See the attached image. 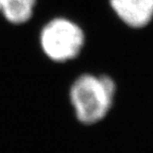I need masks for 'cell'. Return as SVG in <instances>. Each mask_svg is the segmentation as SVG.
<instances>
[{
	"mask_svg": "<svg viewBox=\"0 0 153 153\" xmlns=\"http://www.w3.org/2000/svg\"><path fill=\"white\" fill-rule=\"evenodd\" d=\"M36 0H0V12L7 22L25 24L31 18Z\"/></svg>",
	"mask_w": 153,
	"mask_h": 153,
	"instance_id": "4",
	"label": "cell"
},
{
	"mask_svg": "<svg viewBox=\"0 0 153 153\" xmlns=\"http://www.w3.org/2000/svg\"><path fill=\"white\" fill-rule=\"evenodd\" d=\"M111 7L127 26L139 29L153 19V0H110Z\"/></svg>",
	"mask_w": 153,
	"mask_h": 153,
	"instance_id": "3",
	"label": "cell"
},
{
	"mask_svg": "<svg viewBox=\"0 0 153 153\" xmlns=\"http://www.w3.org/2000/svg\"><path fill=\"white\" fill-rule=\"evenodd\" d=\"M85 42L84 32L76 22L57 17L43 28L39 43L44 53L55 62H66L79 55Z\"/></svg>",
	"mask_w": 153,
	"mask_h": 153,
	"instance_id": "2",
	"label": "cell"
},
{
	"mask_svg": "<svg viewBox=\"0 0 153 153\" xmlns=\"http://www.w3.org/2000/svg\"><path fill=\"white\" fill-rule=\"evenodd\" d=\"M116 84L108 76L85 74L70 87V102L76 118L84 124L100 121L108 115L114 101Z\"/></svg>",
	"mask_w": 153,
	"mask_h": 153,
	"instance_id": "1",
	"label": "cell"
}]
</instances>
